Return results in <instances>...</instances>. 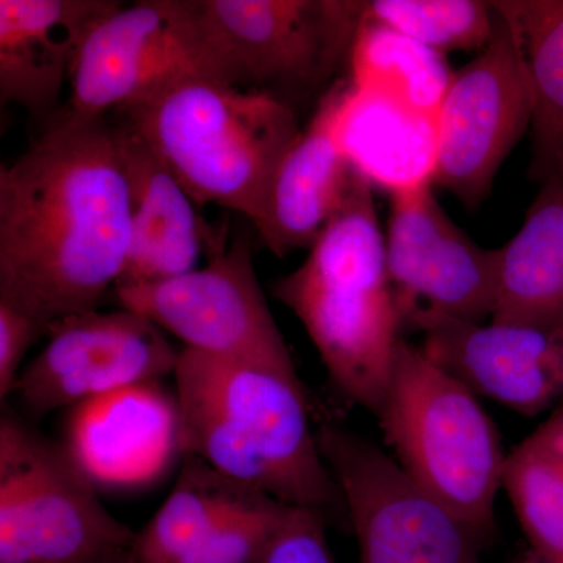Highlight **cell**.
I'll return each mask as SVG.
<instances>
[{
    "instance_id": "52a82bcc",
    "label": "cell",
    "mask_w": 563,
    "mask_h": 563,
    "mask_svg": "<svg viewBox=\"0 0 563 563\" xmlns=\"http://www.w3.org/2000/svg\"><path fill=\"white\" fill-rule=\"evenodd\" d=\"M63 442L11 410L0 418V563H88L131 551Z\"/></svg>"
},
{
    "instance_id": "3957f363",
    "label": "cell",
    "mask_w": 563,
    "mask_h": 563,
    "mask_svg": "<svg viewBox=\"0 0 563 563\" xmlns=\"http://www.w3.org/2000/svg\"><path fill=\"white\" fill-rule=\"evenodd\" d=\"M272 292L301 321L335 390L379 413L404 325L366 174L358 173L350 199L306 261L277 279Z\"/></svg>"
},
{
    "instance_id": "484cf974",
    "label": "cell",
    "mask_w": 563,
    "mask_h": 563,
    "mask_svg": "<svg viewBox=\"0 0 563 563\" xmlns=\"http://www.w3.org/2000/svg\"><path fill=\"white\" fill-rule=\"evenodd\" d=\"M290 509L265 493L246 488L210 536L179 563H251Z\"/></svg>"
},
{
    "instance_id": "ac0fdd59",
    "label": "cell",
    "mask_w": 563,
    "mask_h": 563,
    "mask_svg": "<svg viewBox=\"0 0 563 563\" xmlns=\"http://www.w3.org/2000/svg\"><path fill=\"white\" fill-rule=\"evenodd\" d=\"M131 181V244L117 287H140L174 279L198 269L203 243H218L203 224L198 206L162 165L157 155L125 124H114Z\"/></svg>"
},
{
    "instance_id": "f1b7e54d",
    "label": "cell",
    "mask_w": 563,
    "mask_h": 563,
    "mask_svg": "<svg viewBox=\"0 0 563 563\" xmlns=\"http://www.w3.org/2000/svg\"><path fill=\"white\" fill-rule=\"evenodd\" d=\"M88 563H132L131 551H125V553L110 555V558L99 559V561Z\"/></svg>"
},
{
    "instance_id": "277c9868",
    "label": "cell",
    "mask_w": 563,
    "mask_h": 563,
    "mask_svg": "<svg viewBox=\"0 0 563 563\" xmlns=\"http://www.w3.org/2000/svg\"><path fill=\"white\" fill-rule=\"evenodd\" d=\"M117 113L192 201L239 211L262 231L277 173L302 132L295 109L188 76Z\"/></svg>"
},
{
    "instance_id": "9c48e42d",
    "label": "cell",
    "mask_w": 563,
    "mask_h": 563,
    "mask_svg": "<svg viewBox=\"0 0 563 563\" xmlns=\"http://www.w3.org/2000/svg\"><path fill=\"white\" fill-rule=\"evenodd\" d=\"M222 243L209 252L203 268L158 284L114 288V298L121 309L173 333L185 350L299 377L255 273L250 240Z\"/></svg>"
},
{
    "instance_id": "44dd1931",
    "label": "cell",
    "mask_w": 563,
    "mask_h": 563,
    "mask_svg": "<svg viewBox=\"0 0 563 563\" xmlns=\"http://www.w3.org/2000/svg\"><path fill=\"white\" fill-rule=\"evenodd\" d=\"M344 150L363 174L388 192L429 179L435 147L431 118L418 117L351 84L340 114Z\"/></svg>"
},
{
    "instance_id": "4dcf8cb0",
    "label": "cell",
    "mask_w": 563,
    "mask_h": 563,
    "mask_svg": "<svg viewBox=\"0 0 563 563\" xmlns=\"http://www.w3.org/2000/svg\"><path fill=\"white\" fill-rule=\"evenodd\" d=\"M555 417H558L559 429H561V435H562V440H563V406H562V409L559 410L558 413H555Z\"/></svg>"
},
{
    "instance_id": "8992f818",
    "label": "cell",
    "mask_w": 563,
    "mask_h": 563,
    "mask_svg": "<svg viewBox=\"0 0 563 563\" xmlns=\"http://www.w3.org/2000/svg\"><path fill=\"white\" fill-rule=\"evenodd\" d=\"M210 77L295 109L351 57L365 2L191 0Z\"/></svg>"
},
{
    "instance_id": "cb8c5ba5",
    "label": "cell",
    "mask_w": 563,
    "mask_h": 563,
    "mask_svg": "<svg viewBox=\"0 0 563 563\" xmlns=\"http://www.w3.org/2000/svg\"><path fill=\"white\" fill-rule=\"evenodd\" d=\"M503 487L532 553L563 563V440L555 415L507 455Z\"/></svg>"
},
{
    "instance_id": "ba28073f",
    "label": "cell",
    "mask_w": 563,
    "mask_h": 563,
    "mask_svg": "<svg viewBox=\"0 0 563 563\" xmlns=\"http://www.w3.org/2000/svg\"><path fill=\"white\" fill-rule=\"evenodd\" d=\"M318 446L343 496L358 563H483L485 540L376 444L332 421Z\"/></svg>"
},
{
    "instance_id": "603a6c76",
    "label": "cell",
    "mask_w": 563,
    "mask_h": 563,
    "mask_svg": "<svg viewBox=\"0 0 563 563\" xmlns=\"http://www.w3.org/2000/svg\"><path fill=\"white\" fill-rule=\"evenodd\" d=\"M179 476L168 498L135 532L132 563H179L220 523L246 485L229 479L201 459L181 455Z\"/></svg>"
},
{
    "instance_id": "30bf717a",
    "label": "cell",
    "mask_w": 563,
    "mask_h": 563,
    "mask_svg": "<svg viewBox=\"0 0 563 563\" xmlns=\"http://www.w3.org/2000/svg\"><path fill=\"white\" fill-rule=\"evenodd\" d=\"M431 180L388 192L385 258L404 328L421 333L443 320L484 322L498 295L499 250L462 231L432 191Z\"/></svg>"
},
{
    "instance_id": "8fae6325",
    "label": "cell",
    "mask_w": 563,
    "mask_h": 563,
    "mask_svg": "<svg viewBox=\"0 0 563 563\" xmlns=\"http://www.w3.org/2000/svg\"><path fill=\"white\" fill-rule=\"evenodd\" d=\"M496 13V11H495ZM495 36L454 70L435 118L429 180L476 210L492 192L504 161L531 131L532 103L512 38L496 14Z\"/></svg>"
},
{
    "instance_id": "2e32d148",
    "label": "cell",
    "mask_w": 563,
    "mask_h": 563,
    "mask_svg": "<svg viewBox=\"0 0 563 563\" xmlns=\"http://www.w3.org/2000/svg\"><path fill=\"white\" fill-rule=\"evenodd\" d=\"M117 0H0V101L46 117Z\"/></svg>"
},
{
    "instance_id": "e0dca14e",
    "label": "cell",
    "mask_w": 563,
    "mask_h": 563,
    "mask_svg": "<svg viewBox=\"0 0 563 563\" xmlns=\"http://www.w3.org/2000/svg\"><path fill=\"white\" fill-rule=\"evenodd\" d=\"M350 91L351 84L343 80L329 88L277 173L268 218L258 232L277 258L310 250L354 190L361 169L344 150L339 132Z\"/></svg>"
},
{
    "instance_id": "7402d4cb",
    "label": "cell",
    "mask_w": 563,
    "mask_h": 563,
    "mask_svg": "<svg viewBox=\"0 0 563 563\" xmlns=\"http://www.w3.org/2000/svg\"><path fill=\"white\" fill-rule=\"evenodd\" d=\"M350 60L355 90L431 120L454 74L443 55L363 16Z\"/></svg>"
},
{
    "instance_id": "7c38bea8",
    "label": "cell",
    "mask_w": 563,
    "mask_h": 563,
    "mask_svg": "<svg viewBox=\"0 0 563 563\" xmlns=\"http://www.w3.org/2000/svg\"><path fill=\"white\" fill-rule=\"evenodd\" d=\"M46 336L11 395L31 422L122 388L157 383L176 372L180 355L163 329L125 309L69 314L52 322Z\"/></svg>"
},
{
    "instance_id": "d6986e66",
    "label": "cell",
    "mask_w": 563,
    "mask_h": 563,
    "mask_svg": "<svg viewBox=\"0 0 563 563\" xmlns=\"http://www.w3.org/2000/svg\"><path fill=\"white\" fill-rule=\"evenodd\" d=\"M490 321L563 324V176L540 185L520 231L499 247Z\"/></svg>"
},
{
    "instance_id": "ffe728a7",
    "label": "cell",
    "mask_w": 563,
    "mask_h": 563,
    "mask_svg": "<svg viewBox=\"0 0 563 563\" xmlns=\"http://www.w3.org/2000/svg\"><path fill=\"white\" fill-rule=\"evenodd\" d=\"M532 103L529 176H563V0H496Z\"/></svg>"
},
{
    "instance_id": "4316f807",
    "label": "cell",
    "mask_w": 563,
    "mask_h": 563,
    "mask_svg": "<svg viewBox=\"0 0 563 563\" xmlns=\"http://www.w3.org/2000/svg\"><path fill=\"white\" fill-rule=\"evenodd\" d=\"M251 563H339L325 532V515L291 507L261 553Z\"/></svg>"
},
{
    "instance_id": "f546056e",
    "label": "cell",
    "mask_w": 563,
    "mask_h": 563,
    "mask_svg": "<svg viewBox=\"0 0 563 563\" xmlns=\"http://www.w3.org/2000/svg\"><path fill=\"white\" fill-rule=\"evenodd\" d=\"M510 563H550V562L543 561L542 558H539V555L533 554L532 551H529V553L525 554L523 558L517 559V561H514Z\"/></svg>"
},
{
    "instance_id": "83f0119b",
    "label": "cell",
    "mask_w": 563,
    "mask_h": 563,
    "mask_svg": "<svg viewBox=\"0 0 563 563\" xmlns=\"http://www.w3.org/2000/svg\"><path fill=\"white\" fill-rule=\"evenodd\" d=\"M46 335V329L27 314L0 302V399L11 398L21 363L32 344Z\"/></svg>"
},
{
    "instance_id": "d4e9b609",
    "label": "cell",
    "mask_w": 563,
    "mask_h": 563,
    "mask_svg": "<svg viewBox=\"0 0 563 563\" xmlns=\"http://www.w3.org/2000/svg\"><path fill=\"white\" fill-rule=\"evenodd\" d=\"M363 20L383 25L446 57L483 51L496 32L495 9L483 0H374Z\"/></svg>"
},
{
    "instance_id": "4fadbf2b",
    "label": "cell",
    "mask_w": 563,
    "mask_h": 563,
    "mask_svg": "<svg viewBox=\"0 0 563 563\" xmlns=\"http://www.w3.org/2000/svg\"><path fill=\"white\" fill-rule=\"evenodd\" d=\"M188 76L211 79L191 0H141L91 33L70 79L68 111L106 118Z\"/></svg>"
},
{
    "instance_id": "7a4b0ae2",
    "label": "cell",
    "mask_w": 563,
    "mask_h": 563,
    "mask_svg": "<svg viewBox=\"0 0 563 563\" xmlns=\"http://www.w3.org/2000/svg\"><path fill=\"white\" fill-rule=\"evenodd\" d=\"M174 379L181 455L287 506L344 509L299 377L184 347Z\"/></svg>"
},
{
    "instance_id": "9a60e30c",
    "label": "cell",
    "mask_w": 563,
    "mask_h": 563,
    "mask_svg": "<svg viewBox=\"0 0 563 563\" xmlns=\"http://www.w3.org/2000/svg\"><path fill=\"white\" fill-rule=\"evenodd\" d=\"M179 404L162 380L122 388L69 409L65 444L95 487L143 488L180 453Z\"/></svg>"
},
{
    "instance_id": "6da1fadb",
    "label": "cell",
    "mask_w": 563,
    "mask_h": 563,
    "mask_svg": "<svg viewBox=\"0 0 563 563\" xmlns=\"http://www.w3.org/2000/svg\"><path fill=\"white\" fill-rule=\"evenodd\" d=\"M132 217L114 124L66 110L0 169V302L46 331L98 310L120 280Z\"/></svg>"
},
{
    "instance_id": "5b68a950",
    "label": "cell",
    "mask_w": 563,
    "mask_h": 563,
    "mask_svg": "<svg viewBox=\"0 0 563 563\" xmlns=\"http://www.w3.org/2000/svg\"><path fill=\"white\" fill-rule=\"evenodd\" d=\"M376 417L413 483L492 537L507 455L477 396L402 339Z\"/></svg>"
},
{
    "instance_id": "5bb4252c",
    "label": "cell",
    "mask_w": 563,
    "mask_h": 563,
    "mask_svg": "<svg viewBox=\"0 0 563 563\" xmlns=\"http://www.w3.org/2000/svg\"><path fill=\"white\" fill-rule=\"evenodd\" d=\"M422 335L421 351L476 396L528 417L563 396V324L443 320Z\"/></svg>"
}]
</instances>
